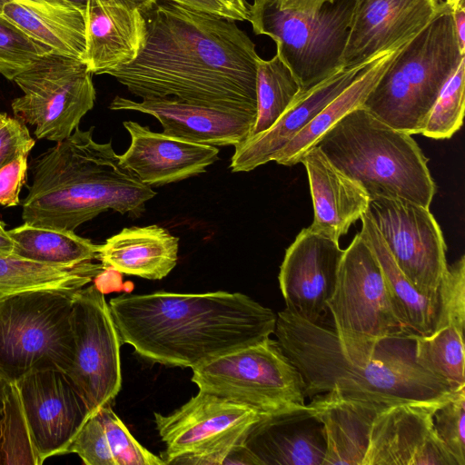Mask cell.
<instances>
[{
    "label": "cell",
    "instance_id": "obj_1",
    "mask_svg": "<svg viewBox=\"0 0 465 465\" xmlns=\"http://www.w3.org/2000/svg\"><path fill=\"white\" fill-rule=\"evenodd\" d=\"M148 15L139 55L105 74L142 99L173 97L256 115L260 56L235 20L165 1Z\"/></svg>",
    "mask_w": 465,
    "mask_h": 465
},
{
    "label": "cell",
    "instance_id": "obj_2",
    "mask_svg": "<svg viewBox=\"0 0 465 465\" xmlns=\"http://www.w3.org/2000/svg\"><path fill=\"white\" fill-rule=\"evenodd\" d=\"M121 340L143 359L194 368L274 332L276 314L241 292L122 294L109 302Z\"/></svg>",
    "mask_w": 465,
    "mask_h": 465
},
{
    "label": "cell",
    "instance_id": "obj_3",
    "mask_svg": "<svg viewBox=\"0 0 465 465\" xmlns=\"http://www.w3.org/2000/svg\"><path fill=\"white\" fill-rule=\"evenodd\" d=\"M273 333L302 375L305 398L337 390L390 406L441 400L456 391L417 364L411 339H387L371 360L358 364L342 352L333 329L308 322L287 308L276 315Z\"/></svg>",
    "mask_w": 465,
    "mask_h": 465
},
{
    "label": "cell",
    "instance_id": "obj_4",
    "mask_svg": "<svg viewBox=\"0 0 465 465\" xmlns=\"http://www.w3.org/2000/svg\"><path fill=\"white\" fill-rule=\"evenodd\" d=\"M93 131L77 127L34 160L24 223L74 232L107 210L138 216L155 196L123 165L111 142L94 140Z\"/></svg>",
    "mask_w": 465,
    "mask_h": 465
},
{
    "label": "cell",
    "instance_id": "obj_5",
    "mask_svg": "<svg viewBox=\"0 0 465 465\" xmlns=\"http://www.w3.org/2000/svg\"><path fill=\"white\" fill-rule=\"evenodd\" d=\"M316 146L358 182L370 199L400 197L430 207L436 185L428 158L411 134L391 127L362 106L334 124Z\"/></svg>",
    "mask_w": 465,
    "mask_h": 465
},
{
    "label": "cell",
    "instance_id": "obj_6",
    "mask_svg": "<svg viewBox=\"0 0 465 465\" xmlns=\"http://www.w3.org/2000/svg\"><path fill=\"white\" fill-rule=\"evenodd\" d=\"M465 57L445 8L391 60L362 107L391 127L420 134L440 90Z\"/></svg>",
    "mask_w": 465,
    "mask_h": 465
},
{
    "label": "cell",
    "instance_id": "obj_7",
    "mask_svg": "<svg viewBox=\"0 0 465 465\" xmlns=\"http://www.w3.org/2000/svg\"><path fill=\"white\" fill-rule=\"evenodd\" d=\"M77 290L39 289L0 297V377L15 383L34 371H70Z\"/></svg>",
    "mask_w": 465,
    "mask_h": 465
},
{
    "label": "cell",
    "instance_id": "obj_8",
    "mask_svg": "<svg viewBox=\"0 0 465 465\" xmlns=\"http://www.w3.org/2000/svg\"><path fill=\"white\" fill-rule=\"evenodd\" d=\"M353 5L354 0H333L318 9L296 11L272 0H254L247 21L256 35L275 42L276 54L304 92L344 67Z\"/></svg>",
    "mask_w": 465,
    "mask_h": 465
},
{
    "label": "cell",
    "instance_id": "obj_9",
    "mask_svg": "<svg viewBox=\"0 0 465 465\" xmlns=\"http://www.w3.org/2000/svg\"><path fill=\"white\" fill-rule=\"evenodd\" d=\"M328 310L342 352L358 364L371 360L381 341L407 338L380 263L360 232L344 250Z\"/></svg>",
    "mask_w": 465,
    "mask_h": 465
},
{
    "label": "cell",
    "instance_id": "obj_10",
    "mask_svg": "<svg viewBox=\"0 0 465 465\" xmlns=\"http://www.w3.org/2000/svg\"><path fill=\"white\" fill-rule=\"evenodd\" d=\"M199 391L252 407L265 415L305 407L302 375L277 341L266 339L192 369Z\"/></svg>",
    "mask_w": 465,
    "mask_h": 465
},
{
    "label": "cell",
    "instance_id": "obj_11",
    "mask_svg": "<svg viewBox=\"0 0 465 465\" xmlns=\"http://www.w3.org/2000/svg\"><path fill=\"white\" fill-rule=\"evenodd\" d=\"M92 75L83 60L46 54L13 79L24 93L12 101L13 113L36 138L61 142L94 105Z\"/></svg>",
    "mask_w": 465,
    "mask_h": 465
},
{
    "label": "cell",
    "instance_id": "obj_12",
    "mask_svg": "<svg viewBox=\"0 0 465 465\" xmlns=\"http://www.w3.org/2000/svg\"><path fill=\"white\" fill-rule=\"evenodd\" d=\"M264 416L245 404L199 391L172 413H154L165 445L160 458L164 465H223L229 451Z\"/></svg>",
    "mask_w": 465,
    "mask_h": 465
},
{
    "label": "cell",
    "instance_id": "obj_13",
    "mask_svg": "<svg viewBox=\"0 0 465 465\" xmlns=\"http://www.w3.org/2000/svg\"><path fill=\"white\" fill-rule=\"evenodd\" d=\"M72 324L74 359L65 375L94 414L111 405L122 386L123 341L109 304L97 285L75 292Z\"/></svg>",
    "mask_w": 465,
    "mask_h": 465
},
{
    "label": "cell",
    "instance_id": "obj_14",
    "mask_svg": "<svg viewBox=\"0 0 465 465\" xmlns=\"http://www.w3.org/2000/svg\"><path fill=\"white\" fill-rule=\"evenodd\" d=\"M366 213L406 278L419 292L439 301L447 247L430 208L400 197L375 196Z\"/></svg>",
    "mask_w": 465,
    "mask_h": 465
},
{
    "label": "cell",
    "instance_id": "obj_15",
    "mask_svg": "<svg viewBox=\"0 0 465 465\" xmlns=\"http://www.w3.org/2000/svg\"><path fill=\"white\" fill-rule=\"evenodd\" d=\"M15 384L39 465L52 456L67 454L92 413L65 373L54 369L34 371Z\"/></svg>",
    "mask_w": 465,
    "mask_h": 465
},
{
    "label": "cell",
    "instance_id": "obj_16",
    "mask_svg": "<svg viewBox=\"0 0 465 465\" xmlns=\"http://www.w3.org/2000/svg\"><path fill=\"white\" fill-rule=\"evenodd\" d=\"M453 395L393 404L381 411L371 425L363 465H459L433 423L436 410Z\"/></svg>",
    "mask_w": 465,
    "mask_h": 465
},
{
    "label": "cell",
    "instance_id": "obj_17",
    "mask_svg": "<svg viewBox=\"0 0 465 465\" xmlns=\"http://www.w3.org/2000/svg\"><path fill=\"white\" fill-rule=\"evenodd\" d=\"M344 250L339 241L303 228L285 252L279 284L286 308L320 323L328 309Z\"/></svg>",
    "mask_w": 465,
    "mask_h": 465
},
{
    "label": "cell",
    "instance_id": "obj_18",
    "mask_svg": "<svg viewBox=\"0 0 465 465\" xmlns=\"http://www.w3.org/2000/svg\"><path fill=\"white\" fill-rule=\"evenodd\" d=\"M442 10L437 0H354L344 67L405 45Z\"/></svg>",
    "mask_w": 465,
    "mask_h": 465
},
{
    "label": "cell",
    "instance_id": "obj_19",
    "mask_svg": "<svg viewBox=\"0 0 465 465\" xmlns=\"http://www.w3.org/2000/svg\"><path fill=\"white\" fill-rule=\"evenodd\" d=\"M109 108L135 111L155 117L163 133L189 142L212 146H235L247 139L256 115L189 104L173 97L134 101L115 96Z\"/></svg>",
    "mask_w": 465,
    "mask_h": 465
},
{
    "label": "cell",
    "instance_id": "obj_20",
    "mask_svg": "<svg viewBox=\"0 0 465 465\" xmlns=\"http://www.w3.org/2000/svg\"><path fill=\"white\" fill-rule=\"evenodd\" d=\"M383 54L367 62L345 66L301 92L272 126L234 146L230 164L232 172H250L272 162L283 146Z\"/></svg>",
    "mask_w": 465,
    "mask_h": 465
},
{
    "label": "cell",
    "instance_id": "obj_21",
    "mask_svg": "<svg viewBox=\"0 0 465 465\" xmlns=\"http://www.w3.org/2000/svg\"><path fill=\"white\" fill-rule=\"evenodd\" d=\"M131 143L120 155L123 165L148 186H162L205 172L218 160L215 146L154 133L136 122L123 123Z\"/></svg>",
    "mask_w": 465,
    "mask_h": 465
},
{
    "label": "cell",
    "instance_id": "obj_22",
    "mask_svg": "<svg viewBox=\"0 0 465 465\" xmlns=\"http://www.w3.org/2000/svg\"><path fill=\"white\" fill-rule=\"evenodd\" d=\"M84 62L93 74L133 62L142 51L147 33L145 15L124 0H95L84 8Z\"/></svg>",
    "mask_w": 465,
    "mask_h": 465
},
{
    "label": "cell",
    "instance_id": "obj_23",
    "mask_svg": "<svg viewBox=\"0 0 465 465\" xmlns=\"http://www.w3.org/2000/svg\"><path fill=\"white\" fill-rule=\"evenodd\" d=\"M243 444L261 465H322L326 451L322 425L307 404L265 415L250 428Z\"/></svg>",
    "mask_w": 465,
    "mask_h": 465
},
{
    "label": "cell",
    "instance_id": "obj_24",
    "mask_svg": "<svg viewBox=\"0 0 465 465\" xmlns=\"http://www.w3.org/2000/svg\"><path fill=\"white\" fill-rule=\"evenodd\" d=\"M313 204L312 231L339 241L367 212L370 196L325 156L316 145L302 156Z\"/></svg>",
    "mask_w": 465,
    "mask_h": 465
},
{
    "label": "cell",
    "instance_id": "obj_25",
    "mask_svg": "<svg viewBox=\"0 0 465 465\" xmlns=\"http://www.w3.org/2000/svg\"><path fill=\"white\" fill-rule=\"evenodd\" d=\"M307 404L322 423L326 451L322 465H363L372 422L386 405L345 396L337 390Z\"/></svg>",
    "mask_w": 465,
    "mask_h": 465
},
{
    "label": "cell",
    "instance_id": "obj_26",
    "mask_svg": "<svg viewBox=\"0 0 465 465\" xmlns=\"http://www.w3.org/2000/svg\"><path fill=\"white\" fill-rule=\"evenodd\" d=\"M0 14L53 53L84 61V9L64 0H0Z\"/></svg>",
    "mask_w": 465,
    "mask_h": 465
},
{
    "label": "cell",
    "instance_id": "obj_27",
    "mask_svg": "<svg viewBox=\"0 0 465 465\" xmlns=\"http://www.w3.org/2000/svg\"><path fill=\"white\" fill-rule=\"evenodd\" d=\"M179 238L159 225L126 227L99 247L108 269L148 280L164 278L178 261Z\"/></svg>",
    "mask_w": 465,
    "mask_h": 465
},
{
    "label": "cell",
    "instance_id": "obj_28",
    "mask_svg": "<svg viewBox=\"0 0 465 465\" xmlns=\"http://www.w3.org/2000/svg\"><path fill=\"white\" fill-rule=\"evenodd\" d=\"M361 220L360 233L380 263L393 308L407 338L430 335L435 327L440 300L430 299L416 290L396 264L367 213Z\"/></svg>",
    "mask_w": 465,
    "mask_h": 465
},
{
    "label": "cell",
    "instance_id": "obj_29",
    "mask_svg": "<svg viewBox=\"0 0 465 465\" xmlns=\"http://www.w3.org/2000/svg\"><path fill=\"white\" fill-rule=\"evenodd\" d=\"M404 46V45H403ZM402 47V46H401ZM401 47L386 52L364 70L343 92L327 104L301 132L273 157L278 164L292 166L316 145L334 124L360 107Z\"/></svg>",
    "mask_w": 465,
    "mask_h": 465
},
{
    "label": "cell",
    "instance_id": "obj_30",
    "mask_svg": "<svg viewBox=\"0 0 465 465\" xmlns=\"http://www.w3.org/2000/svg\"><path fill=\"white\" fill-rule=\"evenodd\" d=\"M14 242L13 254L54 266L74 267L98 260L100 245L74 231L24 223L6 231Z\"/></svg>",
    "mask_w": 465,
    "mask_h": 465
},
{
    "label": "cell",
    "instance_id": "obj_31",
    "mask_svg": "<svg viewBox=\"0 0 465 465\" xmlns=\"http://www.w3.org/2000/svg\"><path fill=\"white\" fill-rule=\"evenodd\" d=\"M106 268L85 262L74 267L54 266L0 253V297L39 289H80L98 278Z\"/></svg>",
    "mask_w": 465,
    "mask_h": 465
},
{
    "label": "cell",
    "instance_id": "obj_32",
    "mask_svg": "<svg viewBox=\"0 0 465 465\" xmlns=\"http://www.w3.org/2000/svg\"><path fill=\"white\" fill-rule=\"evenodd\" d=\"M464 329L444 325L427 336H415L417 364L453 391L465 387Z\"/></svg>",
    "mask_w": 465,
    "mask_h": 465
},
{
    "label": "cell",
    "instance_id": "obj_33",
    "mask_svg": "<svg viewBox=\"0 0 465 465\" xmlns=\"http://www.w3.org/2000/svg\"><path fill=\"white\" fill-rule=\"evenodd\" d=\"M300 93L297 79L277 54L269 60L259 57L256 74L257 113L250 136L272 126Z\"/></svg>",
    "mask_w": 465,
    "mask_h": 465
},
{
    "label": "cell",
    "instance_id": "obj_34",
    "mask_svg": "<svg viewBox=\"0 0 465 465\" xmlns=\"http://www.w3.org/2000/svg\"><path fill=\"white\" fill-rule=\"evenodd\" d=\"M465 57L444 84L431 107L420 134L433 139L450 138L464 116Z\"/></svg>",
    "mask_w": 465,
    "mask_h": 465
},
{
    "label": "cell",
    "instance_id": "obj_35",
    "mask_svg": "<svg viewBox=\"0 0 465 465\" xmlns=\"http://www.w3.org/2000/svg\"><path fill=\"white\" fill-rule=\"evenodd\" d=\"M0 464H34L39 461L31 444L19 394L11 384L0 429Z\"/></svg>",
    "mask_w": 465,
    "mask_h": 465
},
{
    "label": "cell",
    "instance_id": "obj_36",
    "mask_svg": "<svg viewBox=\"0 0 465 465\" xmlns=\"http://www.w3.org/2000/svg\"><path fill=\"white\" fill-rule=\"evenodd\" d=\"M51 52L50 47L27 35L0 14V74L3 76L13 81L37 59Z\"/></svg>",
    "mask_w": 465,
    "mask_h": 465
},
{
    "label": "cell",
    "instance_id": "obj_37",
    "mask_svg": "<svg viewBox=\"0 0 465 465\" xmlns=\"http://www.w3.org/2000/svg\"><path fill=\"white\" fill-rule=\"evenodd\" d=\"M96 412L104 425L115 465H164L160 456L153 454L136 440L111 405H105Z\"/></svg>",
    "mask_w": 465,
    "mask_h": 465
},
{
    "label": "cell",
    "instance_id": "obj_38",
    "mask_svg": "<svg viewBox=\"0 0 465 465\" xmlns=\"http://www.w3.org/2000/svg\"><path fill=\"white\" fill-rule=\"evenodd\" d=\"M434 429L459 465H465V387L434 412Z\"/></svg>",
    "mask_w": 465,
    "mask_h": 465
},
{
    "label": "cell",
    "instance_id": "obj_39",
    "mask_svg": "<svg viewBox=\"0 0 465 465\" xmlns=\"http://www.w3.org/2000/svg\"><path fill=\"white\" fill-rule=\"evenodd\" d=\"M72 452L86 465H115L97 412L89 417L70 444L67 453Z\"/></svg>",
    "mask_w": 465,
    "mask_h": 465
},
{
    "label": "cell",
    "instance_id": "obj_40",
    "mask_svg": "<svg viewBox=\"0 0 465 465\" xmlns=\"http://www.w3.org/2000/svg\"><path fill=\"white\" fill-rule=\"evenodd\" d=\"M35 143L25 124L7 116L0 125V168L18 156H28Z\"/></svg>",
    "mask_w": 465,
    "mask_h": 465
},
{
    "label": "cell",
    "instance_id": "obj_41",
    "mask_svg": "<svg viewBox=\"0 0 465 465\" xmlns=\"http://www.w3.org/2000/svg\"><path fill=\"white\" fill-rule=\"evenodd\" d=\"M27 156L21 155L0 168V205L13 207L19 204V193L25 183Z\"/></svg>",
    "mask_w": 465,
    "mask_h": 465
},
{
    "label": "cell",
    "instance_id": "obj_42",
    "mask_svg": "<svg viewBox=\"0 0 465 465\" xmlns=\"http://www.w3.org/2000/svg\"><path fill=\"white\" fill-rule=\"evenodd\" d=\"M184 7L202 11L215 15L242 21L241 16L220 0H164Z\"/></svg>",
    "mask_w": 465,
    "mask_h": 465
},
{
    "label": "cell",
    "instance_id": "obj_43",
    "mask_svg": "<svg viewBox=\"0 0 465 465\" xmlns=\"http://www.w3.org/2000/svg\"><path fill=\"white\" fill-rule=\"evenodd\" d=\"M443 5L452 15L460 48L465 53V0H445Z\"/></svg>",
    "mask_w": 465,
    "mask_h": 465
},
{
    "label": "cell",
    "instance_id": "obj_44",
    "mask_svg": "<svg viewBox=\"0 0 465 465\" xmlns=\"http://www.w3.org/2000/svg\"><path fill=\"white\" fill-rule=\"evenodd\" d=\"M230 464L261 465V462L242 442L234 446L224 458L223 465Z\"/></svg>",
    "mask_w": 465,
    "mask_h": 465
},
{
    "label": "cell",
    "instance_id": "obj_45",
    "mask_svg": "<svg viewBox=\"0 0 465 465\" xmlns=\"http://www.w3.org/2000/svg\"><path fill=\"white\" fill-rule=\"evenodd\" d=\"M279 7L306 11L318 9L325 4L331 3L333 0H272Z\"/></svg>",
    "mask_w": 465,
    "mask_h": 465
},
{
    "label": "cell",
    "instance_id": "obj_46",
    "mask_svg": "<svg viewBox=\"0 0 465 465\" xmlns=\"http://www.w3.org/2000/svg\"><path fill=\"white\" fill-rule=\"evenodd\" d=\"M230 8L234 10L242 18V21L248 20L249 5L245 0H220Z\"/></svg>",
    "mask_w": 465,
    "mask_h": 465
},
{
    "label": "cell",
    "instance_id": "obj_47",
    "mask_svg": "<svg viewBox=\"0 0 465 465\" xmlns=\"http://www.w3.org/2000/svg\"><path fill=\"white\" fill-rule=\"evenodd\" d=\"M12 383L0 377V429L5 417V402Z\"/></svg>",
    "mask_w": 465,
    "mask_h": 465
},
{
    "label": "cell",
    "instance_id": "obj_48",
    "mask_svg": "<svg viewBox=\"0 0 465 465\" xmlns=\"http://www.w3.org/2000/svg\"><path fill=\"white\" fill-rule=\"evenodd\" d=\"M14 242L5 232H0V253L10 254L13 252Z\"/></svg>",
    "mask_w": 465,
    "mask_h": 465
},
{
    "label": "cell",
    "instance_id": "obj_49",
    "mask_svg": "<svg viewBox=\"0 0 465 465\" xmlns=\"http://www.w3.org/2000/svg\"><path fill=\"white\" fill-rule=\"evenodd\" d=\"M64 1L67 2L68 4H70V5H72L75 6V7H78V8H81V9L84 10V8L86 6V4L88 2L95 1V0H64ZM124 1H126V2L131 3L134 5H135L131 0H124ZM135 6H137V5H135Z\"/></svg>",
    "mask_w": 465,
    "mask_h": 465
},
{
    "label": "cell",
    "instance_id": "obj_50",
    "mask_svg": "<svg viewBox=\"0 0 465 465\" xmlns=\"http://www.w3.org/2000/svg\"><path fill=\"white\" fill-rule=\"evenodd\" d=\"M7 116V114L0 113V125L5 121Z\"/></svg>",
    "mask_w": 465,
    "mask_h": 465
},
{
    "label": "cell",
    "instance_id": "obj_51",
    "mask_svg": "<svg viewBox=\"0 0 465 465\" xmlns=\"http://www.w3.org/2000/svg\"><path fill=\"white\" fill-rule=\"evenodd\" d=\"M0 232H5V224L0 221Z\"/></svg>",
    "mask_w": 465,
    "mask_h": 465
},
{
    "label": "cell",
    "instance_id": "obj_52",
    "mask_svg": "<svg viewBox=\"0 0 465 465\" xmlns=\"http://www.w3.org/2000/svg\"><path fill=\"white\" fill-rule=\"evenodd\" d=\"M439 3L442 4L445 0H437Z\"/></svg>",
    "mask_w": 465,
    "mask_h": 465
}]
</instances>
